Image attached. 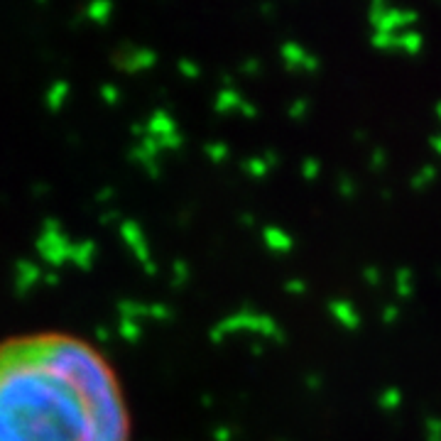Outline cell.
<instances>
[{"label":"cell","instance_id":"1","mask_svg":"<svg viewBox=\"0 0 441 441\" xmlns=\"http://www.w3.org/2000/svg\"><path fill=\"white\" fill-rule=\"evenodd\" d=\"M0 441H127V412L108 363L64 333L3 343Z\"/></svg>","mask_w":441,"mask_h":441}]
</instances>
